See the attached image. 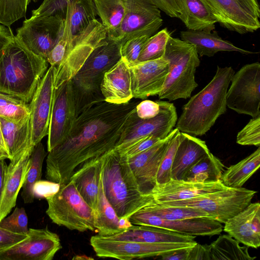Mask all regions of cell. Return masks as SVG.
<instances>
[{"mask_svg":"<svg viewBox=\"0 0 260 260\" xmlns=\"http://www.w3.org/2000/svg\"><path fill=\"white\" fill-rule=\"evenodd\" d=\"M139 103L104 101L81 113L66 140L48 152L46 179L66 183L78 166L114 149Z\"/></svg>","mask_w":260,"mask_h":260,"instance_id":"1","label":"cell"},{"mask_svg":"<svg viewBox=\"0 0 260 260\" xmlns=\"http://www.w3.org/2000/svg\"><path fill=\"white\" fill-rule=\"evenodd\" d=\"M235 71L217 66L210 82L182 107L176 128L193 136L205 135L226 110V95Z\"/></svg>","mask_w":260,"mask_h":260,"instance_id":"2","label":"cell"},{"mask_svg":"<svg viewBox=\"0 0 260 260\" xmlns=\"http://www.w3.org/2000/svg\"><path fill=\"white\" fill-rule=\"evenodd\" d=\"M48 65L45 58L30 51L15 36L0 54V92L29 103Z\"/></svg>","mask_w":260,"mask_h":260,"instance_id":"3","label":"cell"},{"mask_svg":"<svg viewBox=\"0 0 260 260\" xmlns=\"http://www.w3.org/2000/svg\"><path fill=\"white\" fill-rule=\"evenodd\" d=\"M101 176L105 195L119 218L129 219L152 199L140 191L127 158L114 149L102 155Z\"/></svg>","mask_w":260,"mask_h":260,"instance_id":"4","label":"cell"},{"mask_svg":"<svg viewBox=\"0 0 260 260\" xmlns=\"http://www.w3.org/2000/svg\"><path fill=\"white\" fill-rule=\"evenodd\" d=\"M121 46L107 37L71 79L77 116L93 105L105 101L101 83L105 74L121 58Z\"/></svg>","mask_w":260,"mask_h":260,"instance_id":"5","label":"cell"},{"mask_svg":"<svg viewBox=\"0 0 260 260\" xmlns=\"http://www.w3.org/2000/svg\"><path fill=\"white\" fill-rule=\"evenodd\" d=\"M163 57L168 62L169 72L159 100L169 101L190 98L198 86L195 80L200 60L195 47L185 41L170 37Z\"/></svg>","mask_w":260,"mask_h":260,"instance_id":"6","label":"cell"},{"mask_svg":"<svg viewBox=\"0 0 260 260\" xmlns=\"http://www.w3.org/2000/svg\"><path fill=\"white\" fill-rule=\"evenodd\" d=\"M45 199L48 203L46 213L52 222L81 232L95 231L94 210L71 180L59 184L57 191Z\"/></svg>","mask_w":260,"mask_h":260,"instance_id":"7","label":"cell"},{"mask_svg":"<svg viewBox=\"0 0 260 260\" xmlns=\"http://www.w3.org/2000/svg\"><path fill=\"white\" fill-rule=\"evenodd\" d=\"M256 193L254 190L242 187H227L191 199L157 203L164 206L199 209L207 213L209 218L224 223L246 207Z\"/></svg>","mask_w":260,"mask_h":260,"instance_id":"8","label":"cell"},{"mask_svg":"<svg viewBox=\"0 0 260 260\" xmlns=\"http://www.w3.org/2000/svg\"><path fill=\"white\" fill-rule=\"evenodd\" d=\"M107 30L96 19L69 43L60 64L54 68V88L71 80L92 51L106 39Z\"/></svg>","mask_w":260,"mask_h":260,"instance_id":"9","label":"cell"},{"mask_svg":"<svg viewBox=\"0 0 260 260\" xmlns=\"http://www.w3.org/2000/svg\"><path fill=\"white\" fill-rule=\"evenodd\" d=\"M157 101L160 110L157 115L151 118H139L135 108L114 149L120 152L150 135L161 139L168 136L176 125L178 119L176 109L173 103L160 100Z\"/></svg>","mask_w":260,"mask_h":260,"instance_id":"10","label":"cell"},{"mask_svg":"<svg viewBox=\"0 0 260 260\" xmlns=\"http://www.w3.org/2000/svg\"><path fill=\"white\" fill-rule=\"evenodd\" d=\"M90 243L98 257L130 260L160 256L178 249L191 247L197 242L150 243L115 240L98 235L91 237Z\"/></svg>","mask_w":260,"mask_h":260,"instance_id":"11","label":"cell"},{"mask_svg":"<svg viewBox=\"0 0 260 260\" xmlns=\"http://www.w3.org/2000/svg\"><path fill=\"white\" fill-rule=\"evenodd\" d=\"M226 95V107L239 114L260 115V63L246 64L233 75Z\"/></svg>","mask_w":260,"mask_h":260,"instance_id":"12","label":"cell"},{"mask_svg":"<svg viewBox=\"0 0 260 260\" xmlns=\"http://www.w3.org/2000/svg\"><path fill=\"white\" fill-rule=\"evenodd\" d=\"M125 13L118 29L107 35L122 45L136 37L152 36L162 24L160 10L151 0H124Z\"/></svg>","mask_w":260,"mask_h":260,"instance_id":"13","label":"cell"},{"mask_svg":"<svg viewBox=\"0 0 260 260\" xmlns=\"http://www.w3.org/2000/svg\"><path fill=\"white\" fill-rule=\"evenodd\" d=\"M65 20L54 16H31L17 29L16 38L28 50L46 58L64 32Z\"/></svg>","mask_w":260,"mask_h":260,"instance_id":"14","label":"cell"},{"mask_svg":"<svg viewBox=\"0 0 260 260\" xmlns=\"http://www.w3.org/2000/svg\"><path fill=\"white\" fill-rule=\"evenodd\" d=\"M77 117L71 79L54 89L47 135L48 152L66 140Z\"/></svg>","mask_w":260,"mask_h":260,"instance_id":"15","label":"cell"},{"mask_svg":"<svg viewBox=\"0 0 260 260\" xmlns=\"http://www.w3.org/2000/svg\"><path fill=\"white\" fill-rule=\"evenodd\" d=\"M27 237L0 252V260H52L62 248L59 236L47 227L30 228Z\"/></svg>","mask_w":260,"mask_h":260,"instance_id":"16","label":"cell"},{"mask_svg":"<svg viewBox=\"0 0 260 260\" xmlns=\"http://www.w3.org/2000/svg\"><path fill=\"white\" fill-rule=\"evenodd\" d=\"M54 68L50 66L39 83L30 102L31 144L35 146L48 134L54 91Z\"/></svg>","mask_w":260,"mask_h":260,"instance_id":"17","label":"cell"},{"mask_svg":"<svg viewBox=\"0 0 260 260\" xmlns=\"http://www.w3.org/2000/svg\"><path fill=\"white\" fill-rule=\"evenodd\" d=\"M132 224L159 227L172 231L194 236H213L223 230L222 223L209 217H197L181 220H167L141 208L129 218Z\"/></svg>","mask_w":260,"mask_h":260,"instance_id":"18","label":"cell"},{"mask_svg":"<svg viewBox=\"0 0 260 260\" xmlns=\"http://www.w3.org/2000/svg\"><path fill=\"white\" fill-rule=\"evenodd\" d=\"M129 70L133 97L144 100L162 90L169 72L168 62L162 57L137 63Z\"/></svg>","mask_w":260,"mask_h":260,"instance_id":"19","label":"cell"},{"mask_svg":"<svg viewBox=\"0 0 260 260\" xmlns=\"http://www.w3.org/2000/svg\"><path fill=\"white\" fill-rule=\"evenodd\" d=\"M175 131L176 128L173 129L166 138L150 148L127 158L140 191L145 195H150L156 185V176L162 156Z\"/></svg>","mask_w":260,"mask_h":260,"instance_id":"20","label":"cell"},{"mask_svg":"<svg viewBox=\"0 0 260 260\" xmlns=\"http://www.w3.org/2000/svg\"><path fill=\"white\" fill-rule=\"evenodd\" d=\"M206 1L217 22L222 27L240 34L253 32L259 28V19L237 0Z\"/></svg>","mask_w":260,"mask_h":260,"instance_id":"21","label":"cell"},{"mask_svg":"<svg viewBox=\"0 0 260 260\" xmlns=\"http://www.w3.org/2000/svg\"><path fill=\"white\" fill-rule=\"evenodd\" d=\"M227 187L220 179L214 182H197L171 179L157 184L150 195L156 203L191 199L217 191Z\"/></svg>","mask_w":260,"mask_h":260,"instance_id":"22","label":"cell"},{"mask_svg":"<svg viewBox=\"0 0 260 260\" xmlns=\"http://www.w3.org/2000/svg\"><path fill=\"white\" fill-rule=\"evenodd\" d=\"M31 145L15 156L8 166L4 189L0 199V221L15 206L30 165Z\"/></svg>","mask_w":260,"mask_h":260,"instance_id":"23","label":"cell"},{"mask_svg":"<svg viewBox=\"0 0 260 260\" xmlns=\"http://www.w3.org/2000/svg\"><path fill=\"white\" fill-rule=\"evenodd\" d=\"M223 231L239 243L257 248L260 246V204L250 203L228 219Z\"/></svg>","mask_w":260,"mask_h":260,"instance_id":"24","label":"cell"},{"mask_svg":"<svg viewBox=\"0 0 260 260\" xmlns=\"http://www.w3.org/2000/svg\"><path fill=\"white\" fill-rule=\"evenodd\" d=\"M101 90L105 101L108 103L122 104L133 98L129 67L124 58L121 57L105 74Z\"/></svg>","mask_w":260,"mask_h":260,"instance_id":"25","label":"cell"},{"mask_svg":"<svg viewBox=\"0 0 260 260\" xmlns=\"http://www.w3.org/2000/svg\"><path fill=\"white\" fill-rule=\"evenodd\" d=\"M106 237L115 240L150 243L196 242L194 236L145 225L133 224L120 233Z\"/></svg>","mask_w":260,"mask_h":260,"instance_id":"26","label":"cell"},{"mask_svg":"<svg viewBox=\"0 0 260 260\" xmlns=\"http://www.w3.org/2000/svg\"><path fill=\"white\" fill-rule=\"evenodd\" d=\"M209 152L205 141L181 132V140L172 166L171 179L181 180L189 169Z\"/></svg>","mask_w":260,"mask_h":260,"instance_id":"27","label":"cell"},{"mask_svg":"<svg viewBox=\"0 0 260 260\" xmlns=\"http://www.w3.org/2000/svg\"><path fill=\"white\" fill-rule=\"evenodd\" d=\"M102 155L90 159L75 170L70 180L88 205L94 211L96 208L101 178Z\"/></svg>","mask_w":260,"mask_h":260,"instance_id":"28","label":"cell"},{"mask_svg":"<svg viewBox=\"0 0 260 260\" xmlns=\"http://www.w3.org/2000/svg\"><path fill=\"white\" fill-rule=\"evenodd\" d=\"M181 39L193 45L200 56H213L219 51H235L245 54L255 53L239 48L223 40L216 31L187 30L180 32Z\"/></svg>","mask_w":260,"mask_h":260,"instance_id":"29","label":"cell"},{"mask_svg":"<svg viewBox=\"0 0 260 260\" xmlns=\"http://www.w3.org/2000/svg\"><path fill=\"white\" fill-rule=\"evenodd\" d=\"M179 18L189 30L212 31L217 20L206 0H176Z\"/></svg>","mask_w":260,"mask_h":260,"instance_id":"30","label":"cell"},{"mask_svg":"<svg viewBox=\"0 0 260 260\" xmlns=\"http://www.w3.org/2000/svg\"><path fill=\"white\" fill-rule=\"evenodd\" d=\"M93 0H71L64 22V32L69 43L96 19Z\"/></svg>","mask_w":260,"mask_h":260,"instance_id":"31","label":"cell"},{"mask_svg":"<svg viewBox=\"0 0 260 260\" xmlns=\"http://www.w3.org/2000/svg\"><path fill=\"white\" fill-rule=\"evenodd\" d=\"M0 122L9 160H11L31 145L30 119L29 118L23 122L16 123L0 117Z\"/></svg>","mask_w":260,"mask_h":260,"instance_id":"32","label":"cell"},{"mask_svg":"<svg viewBox=\"0 0 260 260\" xmlns=\"http://www.w3.org/2000/svg\"><path fill=\"white\" fill-rule=\"evenodd\" d=\"M94 212V225L99 235L110 236L123 231L119 227V217L105 195L102 176L98 204Z\"/></svg>","mask_w":260,"mask_h":260,"instance_id":"33","label":"cell"},{"mask_svg":"<svg viewBox=\"0 0 260 260\" xmlns=\"http://www.w3.org/2000/svg\"><path fill=\"white\" fill-rule=\"evenodd\" d=\"M260 166V147L237 164L223 171L220 180L226 187L239 188L253 175Z\"/></svg>","mask_w":260,"mask_h":260,"instance_id":"34","label":"cell"},{"mask_svg":"<svg viewBox=\"0 0 260 260\" xmlns=\"http://www.w3.org/2000/svg\"><path fill=\"white\" fill-rule=\"evenodd\" d=\"M210 260H253L247 247L240 246L239 242L229 235L219 236L207 245Z\"/></svg>","mask_w":260,"mask_h":260,"instance_id":"35","label":"cell"},{"mask_svg":"<svg viewBox=\"0 0 260 260\" xmlns=\"http://www.w3.org/2000/svg\"><path fill=\"white\" fill-rule=\"evenodd\" d=\"M224 168L221 161L210 152L189 169L181 180L197 182L216 181L220 179Z\"/></svg>","mask_w":260,"mask_h":260,"instance_id":"36","label":"cell"},{"mask_svg":"<svg viewBox=\"0 0 260 260\" xmlns=\"http://www.w3.org/2000/svg\"><path fill=\"white\" fill-rule=\"evenodd\" d=\"M47 153L41 142L34 146L30 155V165L22 185L21 197L25 204L34 202V188L41 180L42 166Z\"/></svg>","mask_w":260,"mask_h":260,"instance_id":"37","label":"cell"},{"mask_svg":"<svg viewBox=\"0 0 260 260\" xmlns=\"http://www.w3.org/2000/svg\"><path fill=\"white\" fill-rule=\"evenodd\" d=\"M97 15L108 35L113 34L119 27L125 13L124 0H93Z\"/></svg>","mask_w":260,"mask_h":260,"instance_id":"38","label":"cell"},{"mask_svg":"<svg viewBox=\"0 0 260 260\" xmlns=\"http://www.w3.org/2000/svg\"><path fill=\"white\" fill-rule=\"evenodd\" d=\"M143 209L167 220H181L197 217H209L206 212L197 208L181 206H164L153 199Z\"/></svg>","mask_w":260,"mask_h":260,"instance_id":"39","label":"cell"},{"mask_svg":"<svg viewBox=\"0 0 260 260\" xmlns=\"http://www.w3.org/2000/svg\"><path fill=\"white\" fill-rule=\"evenodd\" d=\"M28 103L12 95L0 92V117L20 123L29 118Z\"/></svg>","mask_w":260,"mask_h":260,"instance_id":"40","label":"cell"},{"mask_svg":"<svg viewBox=\"0 0 260 260\" xmlns=\"http://www.w3.org/2000/svg\"><path fill=\"white\" fill-rule=\"evenodd\" d=\"M170 32L165 28L150 37L145 43L137 63L158 59L163 57Z\"/></svg>","mask_w":260,"mask_h":260,"instance_id":"41","label":"cell"},{"mask_svg":"<svg viewBox=\"0 0 260 260\" xmlns=\"http://www.w3.org/2000/svg\"><path fill=\"white\" fill-rule=\"evenodd\" d=\"M30 0H0V23L11 28L15 21L24 17Z\"/></svg>","mask_w":260,"mask_h":260,"instance_id":"42","label":"cell"},{"mask_svg":"<svg viewBox=\"0 0 260 260\" xmlns=\"http://www.w3.org/2000/svg\"><path fill=\"white\" fill-rule=\"evenodd\" d=\"M181 140V132L176 128L162 156L156 176V185L166 183L171 179V169L177 148Z\"/></svg>","mask_w":260,"mask_h":260,"instance_id":"43","label":"cell"},{"mask_svg":"<svg viewBox=\"0 0 260 260\" xmlns=\"http://www.w3.org/2000/svg\"><path fill=\"white\" fill-rule=\"evenodd\" d=\"M0 228L14 233L27 234L29 229L25 209L16 207L10 215L0 221Z\"/></svg>","mask_w":260,"mask_h":260,"instance_id":"44","label":"cell"},{"mask_svg":"<svg viewBox=\"0 0 260 260\" xmlns=\"http://www.w3.org/2000/svg\"><path fill=\"white\" fill-rule=\"evenodd\" d=\"M71 0H44L40 6L32 11L31 16H54L66 19Z\"/></svg>","mask_w":260,"mask_h":260,"instance_id":"45","label":"cell"},{"mask_svg":"<svg viewBox=\"0 0 260 260\" xmlns=\"http://www.w3.org/2000/svg\"><path fill=\"white\" fill-rule=\"evenodd\" d=\"M236 142L241 145L260 146V115L252 117L238 133Z\"/></svg>","mask_w":260,"mask_h":260,"instance_id":"46","label":"cell"},{"mask_svg":"<svg viewBox=\"0 0 260 260\" xmlns=\"http://www.w3.org/2000/svg\"><path fill=\"white\" fill-rule=\"evenodd\" d=\"M149 37L147 35L134 37L127 40L121 46V57L126 60L129 67L137 63L139 54Z\"/></svg>","mask_w":260,"mask_h":260,"instance_id":"47","label":"cell"},{"mask_svg":"<svg viewBox=\"0 0 260 260\" xmlns=\"http://www.w3.org/2000/svg\"><path fill=\"white\" fill-rule=\"evenodd\" d=\"M161 140L162 139L155 136L150 135L140 140L123 150L118 152L128 158L150 148Z\"/></svg>","mask_w":260,"mask_h":260,"instance_id":"48","label":"cell"},{"mask_svg":"<svg viewBox=\"0 0 260 260\" xmlns=\"http://www.w3.org/2000/svg\"><path fill=\"white\" fill-rule=\"evenodd\" d=\"M68 45V40L64 32L48 54L46 60L54 68H57L62 61Z\"/></svg>","mask_w":260,"mask_h":260,"instance_id":"49","label":"cell"},{"mask_svg":"<svg viewBox=\"0 0 260 260\" xmlns=\"http://www.w3.org/2000/svg\"><path fill=\"white\" fill-rule=\"evenodd\" d=\"M160 110L157 101L146 100L139 102L136 107V113L141 119H149L157 115Z\"/></svg>","mask_w":260,"mask_h":260,"instance_id":"50","label":"cell"},{"mask_svg":"<svg viewBox=\"0 0 260 260\" xmlns=\"http://www.w3.org/2000/svg\"><path fill=\"white\" fill-rule=\"evenodd\" d=\"M27 236V234L14 233L0 228V252L22 241Z\"/></svg>","mask_w":260,"mask_h":260,"instance_id":"51","label":"cell"},{"mask_svg":"<svg viewBox=\"0 0 260 260\" xmlns=\"http://www.w3.org/2000/svg\"><path fill=\"white\" fill-rule=\"evenodd\" d=\"M59 184L50 181L40 180L37 182L34 188L35 198H44L45 199L56 192L58 189Z\"/></svg>","mask_w":260,"mask_h":260,"instance_id":"52","label":"cell"},{"mask_svg":"<svg viewBox=\"0 0 260 260\" xmlns=\"http://www.w3.org/2000/svg\"><path fill=\"white\" fill-rule=\"evenodd\" d=\"M156 7L171 17L179 18L180 10L176 0H151Z\"/></svg>","mask_w":260,"mask_h":260,"instance_id":"53","label":"cell"},{"mask_svg":"<svg viewBox=\"0 0 260 260\" xmlns=\"http://www.w3.org/2000/svg\"><path fill=\"white\" fill-rule=\"evenodd\" d=\"M187 260H210L207 245L196 243L189 250Z\"/></svg>","mask_w":260,"mask_h":260,"instance_id":"54","label":"cell"},{"mask_svg":"<svg viewBox=\"0 0 260 260\" xmlns=\"http://www.w3.org/2000/svg\"><path fill=\"white\" fill-rule=\"evenodd\" d=\"M14 38L11 28L0 24V54Z\"/></svg>","mask_w":260,"mask_h":260,"instance_id":"55","label":"cell"},{"mask_svg":"<svg viewBox=\"0 0 260 260\" xmlns=\"http://www.w3.org/2000/svg\"><path fill=\"white\" fill-rule=\"evenodd\" d=\"M190 247L178 249L165 253L160 256L163 260H187L188 252Z\"/></svg>","mask_w":260,"mask_h":260,"instance_id":"56","label":"cell"},{"mask_svg":"<svg viewBox=\"0 0 260 260\" xmlns=\"http://www.w3.org/2000/svg\"><path fill=\"white\" fill-rule=\"evenodd\" d=\"M253 17L259 19L260 17L259 7L257 0H237Z\"/></svg>","mask_w":260,"mask_h":260,"instance_id":"57","label":"cell"},{"mask_svg":"<svg viewBox=\"0 0 260 260\" xmlns=\"http://www.w3.org/2000/svg\"><path fill=\"white\" fill-rule=\"evenodd\" d=\"M7 168L5 159H0V199L4 187Z\"/></svg>","mask_w":260,"mask_h":260,"instance_id":"58","label":"cell"},{"mask_svg":"<svg viewBox=\"0 0 260 260\" xmlns=\"http://www.w3.org/2000/svg\"><path fill=\"white\" fill-rule=\"evenodd\" d=\"M0 157L2 159H10V156L3 138L0 122Z\"/></svg>","mask_w":260,"mask_h":260,"instance_id":"59","label":"cell"},{"mask_svg":"<svg viewBox=\"0 0 260 260\" xmlns=\"http://www.w3.org/2000/svg\"><path fill=\"white\" fill-rule=\"evenodd\" d=\"M119 227L122 231L126 230L133 225L128 218L124 217L119 218Z\"/></svg>","mask_w":260,"mask_h":260,"instance_id":"60","label":"cell"},{"mask_svg":"<svg viewBox=\"0 0 260 260\" xmlns=\"http://www.w3.org/2000/svg\"><path fill=\"white\" fill-rule=\"evenodd\" d=\"M73 259L76 260H83V259H93V258L89 256H87L86 255H76L74 256Z\"/></svg>","mask_w":260,"mask_h":260,"instance_id":"61","label":"cell"},{"mask_svg":"<svg viewBox=\"0 0 260 260\" xmlns=\"http://www.w3.org/2000/svg\"><path fill=\"white\" fill-rule=\"evenodd\" d=\"M33 1H34L35 2L38 1V0H32Z\"/></svg>","mask_w":260,"mask_h":260,"instance_id":"62","label":"cell"},{"mask_svg":"<svg viewBox=\"0 0 260 260\" xmlns=\"http://www.w3.org/2000/svg\"><path fill=\"white\" fill-rule=\"evenodd\" d=\"M0 159H2L1 157H0Z\"/></svg>","mask_w":260,"mask_h":260,"instance_id":"63","label":"cell"}]
</instances>
